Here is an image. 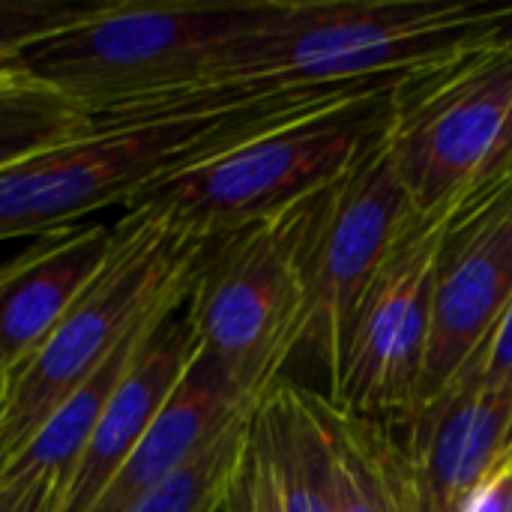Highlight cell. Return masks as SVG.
I'll return each instance as SVG.
<instances>
[{"mask_svg": "<svg viewBox=\"0 0 512 512\" xmlns=\"http://www.w3.org/2000/svg\"><path fill=\"white\" fill-rule=\"evenodd\" d=\"M249 411H255V402H249L228 372L198 348L171 399L90 512H129Z\"/></svg>", "mask_w": 512, "mask_h": 512, "instance_id": "5bb4252c", "label": "cell"}, {"mask_svg": "<svg viewBox=\"0 0 512 512\" xmlns=\"http://www.w3.org/2000/svg\"><path fill=\"white\" fill-rule=\"evenodd\" d=\"M198 354V336L186 303L174 309L144 342L108 408L102 411L90 441L60 489L57 512H90L111 477L123 468L144 432L153 426L174 387Z\"/></svg>", "mask_w": 512, "mask_h": 512, "instance_id": "4fadbf2b", "label": "cell"}, {"mask_svg": "<svg viewBox=\"0 0 512 512\" xmlns=\"http://www.w3.org/2000/svg\"><path fill=\"white\" fill-rule=\"evenodd\" d=\"M333 453L330 512H411L399 441L375 417L342 411L324 399Z\"/></svg>", "mask_w": 512, "mask_h": 512, "instance_id": "2e32d148", "label": "cell"}, {"mask_svg": "<svg viewBox=\"0 0 512 512\" xmlns=\"http://www.w3.org/2000/svg\"><path fill=\"white\" fill-rule=\"evenodd\" d=\"M183 303L177 306H168L156 315H150L147 321H141L120 345L117 351L96 369V375L81 384L51 417L48 423L33 435V441L18 453V459L0 474V480H9V477H18V474H54L60 480V489L69 477V471L75 468L84 444L90 441L102 411L108 408L111 396L117 393L120 381L126 378L129 366L135 363L138 351L144 348V342L150 339V333L174 312L180 309Z\"/></svg>", "mask_w": 512, "mask_h": 512, "instance_id": "e0dca14e", "label": "cell"}, {"mask_svg": "<svg viewBox=\"0 0 512 512\" xmlns=\"http://www.w3.org/2000/svg\"><path fill=\"white\" fill-rule=\"evenodd\" d=\"M249 420L252 411L228 426L204 453H198L186 468L168 477L129 512H222L231 477L246 447Z\"/></svg>", "mask_w": 512, "mask_h": 512, "instance_id": "d6986e66", "label": "cell"}, {"mask_svg": "<svg viewBox=\"0 0 512 512\" xmlns=\"http://www.w3.org/2000/svg\"><path fill=\"white\" fill-rule=\"evenodd\" d=\"M222 512H285L279 486H276V474H273V462L255 429V420H249L246 447L231 477Z\"/></svg>", "mask_w": 512, "mask_h": 512, "instance_id": "44dd1931", "label": "cell"}, {"mask_svg": "<svg viewBox=\"0 0 512 512\" xmlns=\"http://www.w3.org/2000/svg\"><path fill=\"white\" fill-rule=\"evenodd\" d=\"M450 210L414 213L372 276L348 333L336 408L360 417H408L426 357L432 282Z\"/></svg>", "mask_w": 512, "mask_h": 512, "instance_id": "9c48e42d", "label": "cell"}, {"mask_svg": "<svg viewBox=\"0 0 512 512\" xmlns=\"http://www.w3.org/2000/svg\"><path fill=\"white\" fill-rule=\"evenodd\" d=\"M318 195L213 237L186 300L198 348L255 405L282 381L300 339L303 246Z\"/></svg>", "mask_w": 512, "mask_h": 512, "instance_id": "52a82bcc", "label": "cell"}, {"mask_svg": "<svg viewBox=\"0 0 512 512\" xmlns=\"http://www.w3.org/2000/svg\"><path fill=\"white\" fill-rule=\"evenodd\" d=\"M99 6L45 3V0H0V63L15 60L24 48L87 21Z\"/></svg>", "mask_w": 512, "mask_h": 512, "instance_id": "ffe728a7", "label": "cell"}, {"mask_svg": "<svg viewBox=\"0 0 512 512\" xmlns=\"http://www.w3.org/2000/svg\"><path fill=\"white\" fill-rule=\"evenodd\" d=\"M15 75H21V69H18V63H15V60H9V63H0V84L12 81Z\"/></svg>", "mask_w": 512, "mask_h": 512, "instance_id": "4316f807", "label": "cell"}, {"mask_svg": "<svg viewBox=\"0 0 512 512\" xmlns=\"http://www.w3.org/2000/svg\"><path fill=\"white\" fill-rule=\"evenodd\" d=\"M207 246V237L186 231L156 207L126 210L114 225L105 270L54 333L6 375L0 393V474L141 321L189 300Z\"/></svg>", "mask_w": 512, "mask_h": 512, "instance_id": "3957f363", "label": "cell"}, {"mask_svg": "<svg viewBox=\"0 0 512 512\" xmlns=\"http://www.w3.org/2000/svg\"><path fill=\"white\" fill-rule=\"evenodd\" d=\"M393 87L267 126L225 153L156 183L132 207H156L207 240L276 216L333 186L387 135Z\"/></svg>", "mask_w": 512, "mask_h": 512, "instance_id": "277c9868", "label": "cell"}, {"mask_svg": "<svg viewBox=\"0 0 512 512\" xmlns=\"http://www.w3.org/2000/svg\"><path fill=\"white\" fill-rule=\"evenodd\" d=\"M273 3H105L87 21L24 48L15 63L33 81L96 114L198 90L219 57L255 30Z\"/></svg>", "mask_w": 512, "mask_h": 512, "instance_id": "5b68a950", "label": "cell"}, {"mask_svg": "<svg viewBox=\"0 0 512 512\" xmlns=\"http://www.w3.org/2000/svg\"><path fill=\"white\" fill-rule=\"evenodd\" d=\"M3 384H6V375H3V369H0V393H3Z\"/></svg>", "mask_w": 512, "mask_h": 512, "instance_id": "83f0119b", "label": "cell"}, {"mask_svg": "<svg viewBox=\"0 0 512 512\" xmlns=\"http://www.w3.org/2000/svg\"><path fill=\"white\" fill-rule=\"evenodd\" d=\"M384 138L318 195L306 231L303 318L291 363L303 360L321 384L318 396L327 402H336L342 384L354 312L417 213L396 177Z\"/></svg>", "mask_w": 512, "mask_h": 512, "instance_id": "ba28073f", "label": "cell"}, {"mask_svg": "<svg viewBox=\"0 0 512 512\" xmlns=\"http://www.w3.org/2000/svg\"><path fill=\"white\" fill-rule=\"evenodd\" d=\"M273 462L285 512H330L333 453L324 423V396L279 381L252 411Z\"/></svg>", "mask_w": 512, "mask_h": 512, "instance_id": "9a60e30c", "label": "cell"}, {"mask_svg": "<svg viewBox=\"0 0 512 512\" xmlns=\"http://www.w3.org/2000/svg\"><path fill=\"white\" fill-rule=\"evenodd\" d=\"M492 480H498L501 489H504V512H512V465L504 474H498V477H492Z\"/></svg>", "mask_w": 512, "mask_h": 512, "instance_id": "484cf974", "label": "cell"}, {"mask_svg": "<svg viewBox=\"0 0 512 512\" xmlns=\"http://www.w3.org/2000/svg\"><path fill=\"white\" fill-rule=\"evenodd\" d=\"M387 150L417 213L462 204L512 177V45L492 33L402 75Z\"/></svg>", "mask_w": 512, "mask_h": 512, "instance_id": "8992f818", "label": "cell"}, {"mask_svg": "<svg viewBox=\"0 0 512 512\" xmlns=\"http://www.w3.org/2000/svg\"><path fill=\"white\" fill-rule=\"evenodd\" d=\"M90 135L93 117L72 96L24 72L0 84V174Z\"/></svg>", "mask_w": 512, "mask_h": 512, "instance_id": "ac0fdd59", "label": "cell"}, {"mask_svg": "<svg viewBox=\"0 0 512 512\" xmlns=\"http://www.w3.org/2000/svg\"><path fill=\"white\" fill-rule=\"evenodd\" d=\"M510 465H512V426H510V432H507V441H504V450H501V459H498V465H495L492 477L504 474V471H507ZM492 477H489V480H492Z\"/></svg>", "mask_w": 512, "mask_h": 512, "instance_id": "d4e9b609", "label": "cell"}, {"mask_svg": "<svg viewBox=\"0 0 512 512\" xmlns=\"http://www.w3.org/2000/svg\"><path fill=\"white\" fill-rule=\"evenodd\" d=\"M399 444L411 512H468L489 483L512 426V393L492 390L477 360L429 405L405 417Z\"/></svg>", "mask_w": 512, "mask_h": 512, "instance_id": "8fae6325", "label": "cell"}, {"mask_svg": "<svg viewBox=\"0 0 512 512\" xmlns=\"http://www.w3.org/2000/svg\"><path fill=\"white\" fill-rule=\"evenodd\" d=\"M480 366V378L492 390H510L512 393V303L498 321L495 333L489 336L486 348L474 357Z\"/></svg>", "mask_w": 512, "mask_h": 512, "instance_id": "603a6c76", "label": "cell"}, {"mask_svg": "<svg viewBox=\"0 0 512 512\" xmlns=\"http://www.w3.org/2000/svg\"><path fill=\"white\" fill-rule=\"evenodd\" d=\"M396 81L288 90L222 114L123 126L54 147L0 174V240L42 237L114 204L129 210L156 183L225 153L267 126Z\"/></svg>", "mask_w": 512, "mask_h": 512, "instance_id": "7a4b0ae2", "label": "cell"}, {"mask_svg": "<svg viewBox=\"0 0 512 512\" xmlns=\"http://www.w3.org/2000/svg\"><path fill=\"white\" fill-rule=\"evenodd\" d=\"M492 39L512 45V3H510V9H507V15H504V18L498 21V27L492 30Z\"/></svg>", "mask_w": 512, "mask_h": 512, "instance_id": "cb8c5ba5", "label": "cell"}, {"mask_svg": "<svg viewBox=\"0 0 512 512\" xmlns=\"http://www.w3.org/2000/svg\"><path fill=\"white\" fill-rule=\"evenodd\" d=\"M60 480L54 474H18L0 480V512H57Z\"/></svg>", "mask_w": 512, "mask_h": 512, "instance_id": "7402d4cb", "label": "cell"}, {"mask_svg": "<svg viewBox=\"0 0 512 512\" xmlns=\"http://www.w3.org/2000/svg\"><path fill=\"white\" fill-rule=\"evenodd\" d=\"M114 225L75 222L0 264V369L15 372L105 270Z\"/></svg>", "mask_w": 512, "mask_h": 512, "instance_id": "7c38bea8", "label": "cell"}, {"mask_svg": "<svg viewBox=\"0 0 512 512\" xmlns=\"http://www.w3.org/2000/svg\"><path fill=\"white\" fill-rule=\"evenodd\" d=\"M512 303V177L453 207L432 282V318L414 411L438 399L486 348ZM411 411V414H414Z\"/></svg>", "mask_w": 512, "mask_h": 512, "instance_id": "30bf717a", "label": "cell"}, {"mask_svg": "<svg viewBox=\"0 0 512 512\" xmlns=\"http://www.w3.org/2000/svg\"><path fill=\"white\" fill-rule=\"evenodd\" d=\"M507 9L486 0H276L201 87L276 93L402 78L492 33Z\"/></svg>", "mask_w": 512, "mask_h": 512, "instance_id": "6da1fadb", "label": "cell"}]
</instances>
